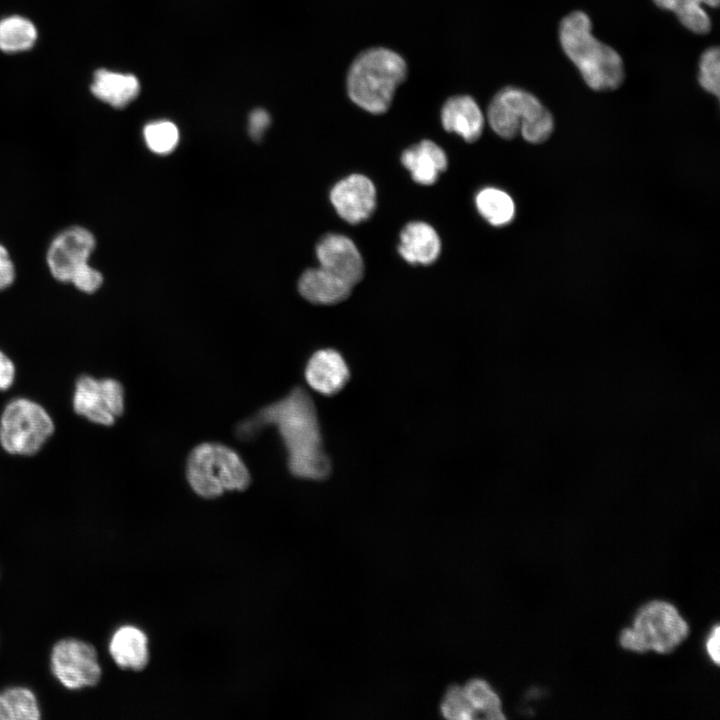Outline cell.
<instances>
[{
	"label": "cell",
	"instance_id": "22",
	"mask_svg": "<svg viewBox=\"0 0 720 720\" xmlns=\"http://www.w3.org/2000/svg\"><path fill=\"white\" fill-rule=\"evenodd\" d=\"M479 214L493 226H504L512 222L515 215L513 199L505 191L494 187L480 190L475 197Z\"/></svg>",
	"mask_w": 720,
	"mask_h": 720
},
{
	"label": "cell",
	"instance_id": "12",
	"mask_svg": "<svg viewBox=\"0 0 720 720\" xmlns=\"http://www.w3.org/2000/svg\"><path fill=\"white\" fill-rule=\"evenodd\" d=\"M316 256L322 268L351 286L361 281L364 274L363 259L355 243L347 236L326 234L316 246Z\"/></svg>",
	"mask_w": 720,
	"mask_h": 720
},
{
	"label": "cell",
	"instance_id": "27",
	"mask_svg": "<svg viewBox=\"0 0 720 720\" xmlns=\"http://www.w3.org/2000/svg\"><path fill=\"white\" fill-rule=\"evenodd\" d=\"M441 712L447 719L468 720L476 718L463 687L457 685L447 689L441 703Z\"/></svg>",
	"mask_w": 720,
	"mask_h": 720
},
{
	"label": "cell",
	"instance_id": "20",
	"mask_svg": "<svg viewBox=\"0 0 720 720\" xmlns=\"http://www.w3.org/2000/svg\"><path fill=\"white\" fill-rule=\"evenodd\" d=\"M39 700L28 687L10 686L0 691V720H39Z\"/></svg>",
	"mask_w": 720,
	"mask_h": 720
},
{
	"label": "cell",
	"instance_id": "32",
	"mask_svg": "<svg viewBox=\"0 0 720 720\" xmlns=\"http://www.w3.org/2000/svg\"><path fill=\"white\" fill-rule=\"evenodd\" d=\"M720 628L719 625H716L706 642V651L708 655L710 656L711 660L718 665L720 662Z\"/></svg>",
	"mask_w": 720,
	"mask_h": 720
},
{
	"label": "cell",
	"instance_id": "29",
	"mask_svg": "<svg viewBox=\"0 0 720 720\" xmlns=\"http://www.w3.org/2000/svg\"><path fill=\"white\" fill-rule=\"evenodd\" d=\"M270 124V116L263 109L254 110L249 116V134L254 140H259Z\"/></svg>",
	"mask_w": 720,
	"mask_h": 720
},
{
	"label": "cell",
	"instance_id": "16",
	"mask_svg": "<svg viewBox=\"0 0 720 720\" xmlns=\"http://www.w3.org/2000/svg\"><path fill=\"white\" fill-rule=\"evenodd\" d=\"M401 162L410 171L412 179L421 185L434 184L448 166L446 153L431 140H422L404 150Z\"/></svg>",
	"mask_w": 720,
	"mask_h": 720
},
{
	"label": "cell",
	"instance_id": "26",
	"mask_svg": "<svg viewBox=\"0 0 720 720\" xmlns=\"http://www.w3.org/2000/svg\"><path fill=\"white\" fill-rule=\"evenodd\" d=\"M698 82L705 91L719 97L720 52L718 47H710L701 55Z\"/></svg>",
	"mask_w": 720,
	"mask_h": 720
},
{
	"label": "cell",
	"instance_id": "8",
	"mask_svg": "<svg viewBox=\"0 0 720 720\" xmlns=\"http://www.w3.org/2000/svg\"><path fill=\"white\" fill-rule=\"evenodd\" d=\"M49 667L54 678L70 691L95 687L102 679L95 646L73 636L60 638L52 645Z\"/></svg>",
	"mask_w": 720,
	"mask_h": 720
},
{
	"label": "cell",
	"instance_id": "10",
	"mask_svg": "<svg viewBox=\"0 0 720 720\" xmlns=\"http://www.w3.org/2000/svg\"><path fill=\"white\" fill-rule=\"evenodd\" d=\"M95 245L93 234L86 228L74 226L59 233L47 252V263L53 277L61 282H70L73 274L88 264Z\"/></svg>",
	"mask_w": 720,
	"mask_h": 720
},
{
	"label": "cell",
	"instance_id": "15",
	"mask_svg": "<svg viewBox=\"0 0 720 720\" xmlns=\"http://www.w3.org/2000/svg\"><path fill=\"white\" fill-rule=\"evenodd\" d=\"M441 119L446 131L457 133L467 142L476 141L484 128L481 109L467 95L449 98L442 108Z\"/></svg>",
	"mask_w": 720,
	"mask_h": 720
},
{
	"label": "cell",
	"instance_id": "21",
	"mask_svg": "<svg viewBox=\"0 0 720 720\" xmlns=\"http://www.w3.org/2000/svg\"><path fill=\"white\" fill-rule=\"evenodd\" d=\"M661 9L672 11L680 23L696 34H706L711 20L702 5L718 7L720 0H653Z\"/></svg>",
	"mask_w": 720,
	"mask_h": 720
},
{
	"label": "cell",
	"instance_id": "25",
	"mask_svg": "<svg viewBox=\"0 0 720 720\" xmlns=\"http://www.w3.org/2000/svg\"><path fill=\"white\" fill-rule=\"evenodd\" d=\"M144 139L148 148L160 155L171 153L179 141L177 126L170 121H155L144 127Z\"/></svg>",
	"mask_w": 720,
	"mask_h": 720
},
{
	"label": "cell",
	"instance_id": "30",
	"mask_svg": "<svg viewBox=\"0 0 720 720\" xmlns=\"http://www.w3.org/2000/svg\"><path fill=\"white\" fill-rule=\"evenodd\" d=\"M16 367L12 359L0 350V391L8 390L14 383Z\"/></svg>",
	"mask_w": 720,
	"mask_h": 720
},
{
	"label": "cell",
	"instance_id": "28",
	"mask_svg": "<svg viewBox=\"0 0 720 720\" xmlns=\"http://www.w3.org/2000/svg\"><path fill=\"white\" fill-rule=\"evenodd\" d=\"M70 283L82 292L94 293L102 285L103 276L88 263L73 274Z\"/></svg>",
	"mask_w": 720,
	"mask_h": 720
},
{
	"label": "cell",
	"instance_id": "24",
	"mask_svg": "<svg viewBox=\"0 0 720 720\" xmlns=\"http://www.w3.org/2000/svg\"><path fill=\"white\" fill-rule=\"evenodd\" d=\"M463 690L475 717L482 715L486 719L505 718L498 695L485 680L472 679Z\"/></svg>",
	"mask_w": 720,
	"mask_h": 720
},
{
	"label": "cell",
	"instance_id": "14",
	"mask_svg": "<svg viewBox=\"0 0 720 720\" xmlns=\"http://www.w3.org/2000/svg\"><path fill=\"white\" fill-rule=\"evenodd\" d=\"M398 252L410 264L430 265L440 255L441 240L430 224L409 222L400 233Z\"/></svg>",
	"mask_w": 720,
	"mask_h": 720
},
{
	"label": "cell",
	"instance_id": "7",
	"mask_svg": "<svg viewBox=\"0 0 720 720\" xmlns=\"http://www.w3.org/2000/svg\"><path fill=\"white\" fill-rule=\"evenodd\" d=\"M54 431V421L48 411L28 398L11 400L0 416V445L11 455H35Z\"/></svg>",
	"mask_w": 720,
	"mask_h": 720
},
{
	"label": "cell",
	"instance_id": "6",
	"mask_svg": "<svg viewBox=\"0 0 720 720\" xmlns=\"http://www.w3.org/2000/svg\"><path fill=\"white\" fill-rule=\"evenodd\" d=\"M689 626L670 603L654 600L642 606L633 625L624 629L619 642L624 649L643 653H669L688 636Z\"/></svg>",
	"mask_w": 720,
	"mask_h": 720
},
{
	"label": "cell",
	"instance_id": "5",
	"mask_svg": "<svg viewBox=\"0 0 720 720\" xmlns=\"http://www.w3.org/2000/svg\"><path fill=\"white\" fill-rule=\"evenodd\" d=\"M492 130L504 139H512L519 132L529 143L546 141L554 129L552 114L533 94L516 87L500 90L487 110Z\"/></svg>",
	"mask_w": 720,
	"mask_h": 720
},
{
	"label": "cell",
	"instance_id": "19",
	"mask_svg": "<svg viewBox=\"0 0 720 720\" xmlns=\"http://www.w3.org/2000/svg\"><path fill=\"white\" fill-rule=\"evenodd\" d=\"M140 90L138 79L106 69L95 72L91 91L95 97L115 108H123L133 101Z\"/></svg>",
	"mask_w": 720,
	"mask_h": 720
},
{
	"label": "cell",
	"instance_id": "11",
	"mask_svg": "<svg viewBox=\"0 0 720 720\" xmlns=\"http://www.w3.org/2000/svg\"><path fill=\"white\" fill-rule=\"evenodd\" d=\"M330 201L342 219L350 224H358L373 214L376 189L368 177L352 174L333 186Z\"/></svg>",
	"mask_w": 720,
	"mask_h": 720
},
{
	"label": "cell",
	"instance_id": "2",
	"mask_svg": "<svg viewBox=\"0 0 720 720\" xmlns=\"http://www.w3.org/2000/svg\"><path fill=\"white\" fill-rule=\"evenodd\" d=\"M591 28L586 13L571 12L560 23V44L589 88L615 90L624 81L623 60L615 49L598 40Z\"/></svg>",
	"mask_w": 720,
	"mask_h": 720
},
{
	"label": "cell",
	"instance_id": "18",
	"mask_svg": "<svg viewBox=\"0 0 720 720\" xmlns=\"http://www.w3.org/2000/svg\"><path fill=\"white\" fill-rule=\"evenodd\" d=\"M349 283L322 268L304 271L298 281L300 294L314 304L330 305L345 300L351 293Z\"/></svg>",
	"mask_w": 720,
	"mask_h": 720
},
{
	"label": "cell",
	"instance_id": "3",
	"mask_svg": "<svg viewBox=\"0 0 720 720\" xmlns=\"http://www.w3.org/2000/svg\"><path fill=\"white\" fill-rule=\"evenodd\" d=\"M406 74V63L399 54L385 48L366 50L349 69L348 95L362 109L373 114L384 113Z\"/></svg>",
	"mask_w": 720,
	"mask_h": 720
},
{
	"label": "cell",
	"instance_id": "4",
	"mask_svg": "<svg viewBox=\"0 0 720 720\" xmlns=\"http://www.w3.org/2000/svg\"><path fill=\"white\" fill-rule=\"evenodd\" d=\"M186 476L192 490L207 499L225 491H243L251 481L240 455L232 448L204 442L192 449L187 459Z\"/></svg>",
	"mask_w": 720,
	"mask_h": 720
},
{
	"label": "cell",
	"instance_id": "31",
	"mask_svg": "<svg viewBox=\"0 0 720 720\" xmlns=\"http://www.w3.org/2000/svg\"><path fill=\"white\" fill-rule=\"evenodd\" d=\"M15 279V269L9 253L0 244V290L8 288Z\"/></svg>",
	"mask_w": 720,
	"mask_h": 720
},
{
	"label": "cell",
	"instance_id": "23",
	"mask_svg": "<svg viewBox=\"0 0 720 720\" xmlns=\"http://www.w3.org/2000/svg\"><path fill=\"white\" fill-rule=\"evenodd\" d=\"M37 39L34 24L21 16H10L0 21V50L6 53L30 49Z\"/></svg>",
	"mask_w": 720,
	"mask_h": 720
},
{
	"label": "cell",
	"instance_id": "1",
	"mask_svg": "<svg viewBox=\"0 0 720 720\" xmlns=\"http://www.w3.org/2000/svg\"><path fill=\"white\" fill-rule=\"evenodd\" d=\"M264 425H274L288 453L290 472L300 478L321 480L328 476L330 463L323 452L320 427L312 399L302 388L261 409L242 423L238 432L248 437Z\"/></svg>",
	"mask_w": 720,
	"mask_h": 720
},
{
	"label": "cell",
	"instance_id": "13",
	"mask_svg": "<svg viewBox=\"0 0 720 720\" xmlns=\"http://www.w3.org/2000/svg\"><path fill=\"white\" fill-rule=\"evenodd\" d=\"M349 376L344 358L333 349L316 351L305 368V379L309 386L326 396L338 393L347 383Z\"/></svg>",
	"mask_w": 720,
	"mask_h": 720
},
{
	"label": "cell",
	"instance_id": "17",
	"mask_svg": "<svg viewBox=\"0 0 720 720\" xmlns=\"http://www.w3.org/2000/svg\"><path fill=\"white\" fill-rule=\"evenodd\" d=\"M108 650L121 669L141 671L149 661L147 636L133 625L119 627L109 641Z\"/></svg>",
	"mask_w": 720,
	"mask_h": 720
},
{
	"label": "cell",
	"instance_id": "9",
	"mask_svg": "<svg viewBox=\"0 0 720 720\" xmlns=\"http://www.w3.org/2000/svg\"><path fill=\"white\" fill-rule=\"evenodd\" d=\"M74 412L88 421L111 426L124 412V388L113 378L81 375L75 382Z\"/></svg>",
	"mask_w": 720,
	"mask_h": 720
}]
</instances>
